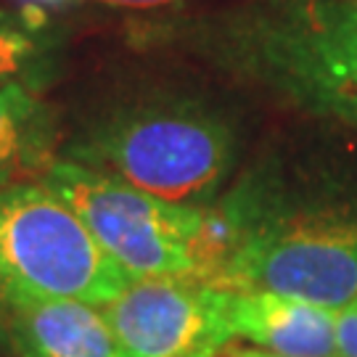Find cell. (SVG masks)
I'll list each match as a JSON object with an SVG mask.
<instances>
[{"mask_svg": "<svg viewBox=\"0 0 357 357\" xmlns=\"http://www.w3.org/2000/svg\"><path fill=\"white\" fill-rule=\"evenodd\" d=\"M236 339L281 357H339L336 310L270 291H230Z\"/></svg>", "mask_w": 357, "mask_h": 357, "instance_id": "8", "label": "cell"}, {"mask_svg": "<svg viewBox=\"0 0 357 357\" xmlns=\"http://www.w3.org/2000/svg\"><path fill=\"white\" fill-rule=\"evenodd\" d=\"M40 180L75 209L96 243L132 281L191 275L202 206L159 199L64 156H56Z\"/></svg>", "mask_w": 357, "mask_h": 357, "instance_id": "5", "label": "cell"}, {"mask_svg": "<svg viewBox=\"0 0 357 357\" xmlns=\"http://www.w3.org/2000/svg\"><path fill=\"white\" fill-rule=\"evenodd\" d=\"M135 40L357 135V0H238L143 22Z\"/></svg>", "mask_w": 357, "mask_h": 357, "instance_id": "2", "label": "cell"}, {"mask_svg": "<svg viewBox=\"0 0 357 357\" xmlns=\"http://www.w3.org/2000/svg\"><path fill=\"white\" fill-rule=\"evenodd\" d=\"M243 149L236 109L199 88L153 82L88 109L61 153L159 199L206 206L236 178Z\"/></svg>", "mask_w": 357, "mask_h": 357, "instance_id": "3", "label": "cell"}, {"mask_svg": "<svg viewBox=\"0 0 357 357\" xmlns=\"http://www.w3.org/2000/svg\"><path fill=\"white\" fill-rule=\"evenodd\" d=\"M0 347H8V344H6V331H3V320H0Z\"/></svg>", "mask_w": 357, "mask_h": 357, "instance_id": "15", "label": "cell"}, {"mask_svg": "<svg viewBox=\"0 0 357 357\" xmlns=\"http://www.w3.org/2000/svg\"><path fill=\"white\" fill-rule=\"evenodd\" d=\"M0 320L13 357H122L103 310L90 302L35 299Z\"/></svg>", "mask_w": 357, "mask_h": 357, "instance_id": "7", "label": "cell"}, {"mask_svg": "<svg viewBox=\"0 0 357 357\" xmlns=\"http://www.w3.org/2000/svg\"><path fill=\"white\" fill-rule=\"evenodd\" d=\"M130 281L43 180L0 191V315L35 299L103 307Z\"/></svg>", "mask_w": 357, "mask_h": 357, "instance_id": "4", "label": "cell"}, {"mask_svg": "<svg viewBox=\"0 0 357 357\" xmlns=\"http://www.w3.org/2000/svg\"><path fill=\"white\" fill-rule=\"evenodd\" d=\"M355 307H357V302H355Z\"/></svg>", "mask_w": 357, "mask_h": 357, "instance_id": "16", "label": "cell"}, {"mask_svg": "<svg viewBox=\"0 0 357 357\" xmlns=\"http://www.w3.org/2000/svg\"><path fill=\"white\" fill-rule=\"evenodd\" d=\"M193 281L344 310L357 302V135L315 122L273 141L212 204Z\"/></svg>", "mask_w": 357, "mask_h": 357, "instance_id": "1", "label": "cell"}, {"mask_svg": "<svg viewBox=\"0 0 357 357\" xmlns=\"http://www.w3.org/2000/svg\"><path fill=\"white\" fill-rule=\"evenodd\" d=\"M45 8H0V88L22 82L43 93L59 72V40L51 35Z\"/></svg>", "mask_w": 357, "mask_h": 357, "instance_id": "10", "label": "cell"}, {"mask_svg": "<svg viewBox=\"0 0 357 357\" xmlns=\"http://www.w3.org/2000/svg\"><path fill=\"white\" fill-rule=\"evenodd\" d=\"M90 3H103L112 8H138V11H151V8H165V6H178L185 0H90Z\"/></svg>", "mask_w": 357, "mask_h": 357, "instance_id": "12", "label": "cell"}, {"mask_svg": "<svg viewBox=\"0 0 357 357\" xmlns=\"http://www.w3.org/2000/svg\"><path fill=\"white\" fill-rule=\"evenodd\" d=\"M228 357H281V355H273V352H265V349H236Z\"/></svg>", "mask_w": 357, "mask_h": 357, "instance_id": "13", "label": "cell"}, {"mask_svg": "<svg viewBox=\"0 0 357 357\" xmlns=\"http://www.w3.org/2000/svg\"><path fill=\"white\" fill-rule=\"evenodd\" d=\"M228 296L193 278H135L101 310L122 357H220L236 342Z\"/></svg>", "mask_w": 357, "mask_h": 357, "instance_id": "6", "label": "cell"}, {"mask_svg": "<svg viewBox=\"0 0 357 357\" xmlns=\"http://www.w3.org/2000/svg\"><path fill=\"white\" fill-rule=\"evenodd\" d=\"M61 149L59 114L22 82L0 88V191L43 178Z\"/></svg>", "mask_w": 357, "mask_h": 357, "instance_id": "9", "label": "cell"}, {"mask_svg": "<svg viewBox=\"0 0 357 357\" xmlns=\"http://www.w3.org/2000/svg\"><path fill=\"white\" fill-rule=\"evenodd\" d=\"M69 0H22V6H38V8H48V6H64Z\"/></svg>", "mask_w": 357, "mask_h": 357, "instance_id": "14", "label": "cell"}, {"mask_svg": "<svg viewBox=\"0 0 357 357\" xmlns=\"http://www.w3.org/2000/svg\"><path fill=\"white\" fill-rule=\"evenodd\" d=\"M336 347L339 357H357V307L336 310Z\"/></svg>", "mask_w": 357, "mask_h": 357, "instance_id": "11", "label": "cell"}]
</instances>
